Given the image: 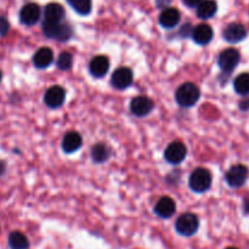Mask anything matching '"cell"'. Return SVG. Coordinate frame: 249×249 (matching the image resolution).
Instances as JSON below:
<instances>
[{
    "label": "cell",
    "mask_w": 249,
    "mask_h": 249,
    "mask_svg": "<svg viewBox=\"0 0 249 249\" xmlns=\"http://www.w3.org/2000/svg\"><path fill=\"white\" fill-rule=\"evenodd\" d=\"M199 96H201V90L194 83H185V84L180 85L179 89L175 92V100H177L178 105L184 108H190V107L195 106L199 100Z\"/></svg>",
    "instance_id": "cell-1"
},
{
    "label": "cell",
    "mask_w": 249,
    "mask_h": 249,
    "mask_svg": "<svg viewBox=\"0 0 249 249\" xmlns=\"http://www.w3.org/2000/svg\"><path fill=\"white\" fill-rule=\"evenodd\" d=\"M43 33L49 39H57L60 41L70 40L73 36L72 27L62 22H43Z\"/></svg>",
    "instance_id": "cell-2"
},
{
    "label": "cell",
    "mask_w": 249,
    "mask_h": 249,
    "mask_svg": "<svg viewBox=\"0 0 249 249\" xmlns=\"http://www.w3.org/2000/svg\"><path fill=\"white\" fill-rule=\"evenodd\" d=\"M190 189L196 194H203L212 186V174L206 168H197L191 173L189 179Z\"/></svg>",
    "instance_id": "cell-3"
},
{
    "label": "cell",
    "mask_w": 249,
    "mask_h": 249,
    "mask_svg": "<svg viewBox=\"0 0 249 249\" xmlns=\"http://www.w3.org/2000/svg\"><path fill=\"white\" fill-rule=\"evenodd\" d=\"M199 220L196 214L194 213H184L178 218L175 223V230L179 235L190 237L194 236L198 231Z\"/></svg>",
    "instance_id": "cell-4"
},
{
    "label": "cell",
    "mask_w": 249,
    "mask_h": 249,
    "mask_svg": "<svg viewBox=\"0 0 249 249\" xmlns=\"http://www.w3.org/2000/svg\"><path fill=\"white\" fill-rule=\"evenodd\" d=\"M241 55L236 49H226L221 51L218 57V65L224 75H229L233 72L240 63Z\"/></svg>",
    "instance_id": "cell-5"
},
{
    "label": "cell",
    "mask_w": 249,
    "mask_h": 249,
    "mask_svg": "<svg viewBox=\"0 0 249 249\" xmlns=\"http://www.w3.org/2000/svg\"><path fill=\"white\" fill-rule=\"evenodd\" d=\"M187 148L181 141H174L169 143L164 151V158L170 164H179L186 158Z\"/></svg>",
    "instance_id": "cell-6"
},
{
    "label": "cell",
    "mask_w": 249,
    "mask_h": 249,
    "mask_svg": "<svg viewBox=\"0 0 249 249\" xmlns=\"http://www.w3.org/2000/svg\"><path fill=\"white\" fill-rule=\"evenodd\" d=\"M248 168L243 164H236L228 170L225 175L226 182L231 187H241L248 179Z\"/></svg>",
    "instance_id": "cell-7"
},
{
    "label": "cell",
    "mask_w": 249,
    "mask_h": 249,
    "mask_svg": "<svg viewBox=\"0 0 249 249\" xmlns=\"http://www.w3.org/2000/svg\"><path fill=\"white\" fill-rule=\"evenodd\" d=\"M134 80V74L133 71L128 67H119L118 70L114 71V73L112 74L111 78V84L113 85V88L118 90L126 89L128 87H130L131 83Z\"/></svg>",
    "instance_id": "cell-8"
},
{
    "label": "cell",
    "mask_w": 249,
    "mask_h": 249,
    "mask_svg": "<svg viewBox=\"0 0 249 249\" xmlns=\"http://www.w3.org/2000/svg\"><path fill=\"white\" fill-rule=\"evenodd\" d=\"M66 100V91L60 85H53L46 90L44 95V102L50 108H58L63 105Z\"/></svg>",
    "instance_id": "cell-9"
},
{
    "label": "cell",
    "mask_w": 249,
    "mask_h": 249,
    "mask_svg": "<svg viewBox=\"0 0 249 249\" xmlns=\"http://www.w3.org/2000/svg\"><path fill=\"white\" fill-rule=\"evenodd\" d=\"M40 18V7L34 2L26 4L19 11V21L26 26H33Z\"/></svg>",
    "instance_id": "cell-10"
},
{
    "label": "cell",
    "mask_w": 249,
    "mask_h": 249,
    "mask_svg": "<svg viewBox=\"0 0 249 249\" xmlns=\"http://www.w3.org/2000/svg\"><path fill=\"white\" fill-rule=\"evenodd\" d=\"M153 109V102L147 96H136L130 102L131 113L136 117H145Z\"/></svg>",
    "instance_id": "cell-11"
},
{
    "label": "cell",
    "mask_w": 249,
    "mask_h": 249,
    "mask_svg": "<svg viewBox=\"0 0 249 249\" xmlns=\"http://www.w3.org/2000/svg\"><path fill=\"white\" fill-rule=\"evenodd\" d=\"M175 212H177V204H175L174 199L170 198V197H162L155 206V214L160 218H170V216L174 215Z\"/></svg>",
    "instance_id": "cell-12"
},
{
    "label": "cell",
    "mask_w": 249,
    "mask_h": 249,
    "mask_svg": "<svg viewBox=\"0 0 249 249\" xmlns=\"http://www.w3.org/2000/svg\"><path fill=\"white\" fill-rule=\"evenodd\" d=\"M109 70V60L107 56L99 55L95 56L89 65V71L92 77L102 78L107 74Z\"/></svg>",
    "instance_id": "cell-13"
},
{
    "label": "cell",
    "mask_w": 249,
    "mask_h": 249,
    "mask_svg": "<svg viewBox=\"0 0 249 249\" xmlns=\"http://www.w3.org/2000/svg\"><path fill=\"white\" fill-rule=\"evenodd\" d=\"M247 36V29L241 23H231L224 31V38L229 43H240Z\"/></svg>",
    "instance_id": "cell-14"
},
{
    "label": "cell",
    "mask_w": 249,
    "mask_h": 249,
    "mask_svg": "<svg viewBox=\"0 0 249 249\" xmlns=\"http://www.w3.org/2000/svg\"><path fill=\"white\" fill-rule=\"evenodd\" d=\"M180 18H181V15L179 10L175 7H167L160 15V24L163 28H174L179 24Z\"/></svg>",
    "instance_id": "cell-15"
},
{
    "label": "cell",
    "mask_w": 249,
    "mask_h": 249,
    "mask_svg": "<svg viewBox=\"0 0 249 249\" xmlns=\"http://www.w3.org/2000/svg\"><path fill=\"white\" fill-rule=\"evenodd\" d=\"M213 29H212L211 26L206 23L198 24V26L195 27L192 29L191 36L197 44L199 45H207L208 43H211L212 39H213Z\"/></svg>",
    "instance_id": "cell-16"
},
{
    "label": "cell",
    "mask_w": 249,
    "mask_h": 249,
    "mask_svg": "<svg viewBox=\"0 0 249 249\" xmlns=\"http://www.w3.org/2000/svg\"><path fill=\"white\" fill-rule=\"evenodd\" d=\"M83 139L77 131H70L62 139V150L66 153H73L82 147Z\"/></svg>",
    "instance_id": "cell-17"
},
{
    "label": "cell",
    "mask_w": 249,
    "mask_h": 249,
    "mask_svg": "<svg viewBox=\"0 0 249 249\" xmlns=\"http://www.w3.org/2000/svg\"><path fill=\"white\" fill-rule=\"evenodd\" d=\"M65 18V9L58 2H50L44 9V21L45 22H62Z\"/></svg>",
    "instance_id": "cell-18"
},
{
    "label": "cell",
    "mask_w": 249,
    "mask_h": 249,
    "mask_svg": "<svg viewBox=\"0 0 249 249\" xmlns=\"http://www.w3.org/2000/svg\"><path fill=\"white\" fill-rule=\"evenodd\" d=\"M53 62V53L50 48H40L33 56V63L36 68H48Z\"/></svg>",
    "instance_id": "cell-19"
},
{
    "label": "cell",
    "mask_w": 249,
    "mask_h": 249,
    "mask_svg": "<svg viewBox=\"0 0 249 249\" xmlns=\"http://www.w3.org/2000/svg\"><path fill=\"white\" fill-rule=\"evenodd\" d=\"M216 10H218V5L215 0H203L197 6V16L202 19L212 18L216 14Z\"/></svg>",
    "instance_id": "cell-20"
},
{
    "label": "cell",
    "mask_w": 249,
    "mask_h": 249,
    "mask_svg": "<svg viewBox=\"0 0 249 249\" xmlns=\"http://www.w3.org/2000/svg\"><path fill=\"white\" fill-rule=\"evenodd\" d=\"M9 247L10 249H28L29 248V241L26 237V235L21 232V231H12L9 235Z\"/></svg>",
    "instance_id": "cell-21"
},
{
    "label": "cell",
    "mask_w": 249,
    "mask_h": 249,
    "mask_svg": "<svg viewBox=\"0 0 249 249\" xmlns=\"http://www.w3.org/2000/svg\"><path fill=\"white\" fill-rule=\"evenodd\" d=\"M111 156V151L105 143H96L91 148V157L96 163H104Z\"/></svg>",
    "instance_id": "cell-22"
},
{
    "label": "cell",
    "mask_w": 249,
    "mask_h": 249,
    "mask_svg": "<svg viewBox=\"0 0 249 249\" xmlns=\"http://www.w3.org/2000/svg\"><path fill=\"white\" fill-rule=\"evenodd\" d=\"M75 12L79 15H89L92 9L91 0H67Z\"/></svg>",
    "instance_id": "cell-23"
},
{
    "label": "cell",
    "mask_w": 249,
    "mask_h": 249,
    "mask_svg": "<svg viewBox=\"0 0 249 249\" xmlns=\"http://www.w3.org/2000/svg\"><path fill=\"white\" fill-rule=\"evenodd\" d=\"M235 91L240 95L249 94V73H242L233 82Z\"/></svg>",
    "instance_id": "cell-24"
},
{
    "label": "cell",
    "mask_w": 249,
    "mask_h": 249,
    "mask_svg": "<svg viewBox=\"0 0 249 249\" xmlns=\"http://www.w3.org/2000/svg\"><path fill=\"white\" fill-rule=\"evenodd\" d=\"M57 67L60 68L61 71H68L71 70L73 65V56L71 53H67V51H63L58 55L57 57Z\"/></svg>",
    "instance_id": "cell-25"
},
{
    "label": "cell",
    "mask_w": 249,
    "mask_h": 249,
    "mask_svg": "<svg viewBox=\"0 0 249 249\" xmlns=\"http://www.w3.org/2000/svg\"><path fill=\"white\" fill-rule=\"evenodd\" d=\"M10 29V23L6 17L0 16V36H6Z\"/></svg>",
    "instance_id": "cell-26"
},
{
    "label": "cell",
    "mask_w": 249,
    "mask_h": 249,
    "mask_svg": "<svg viewBox=\"0 0 249 249\" xmlns=\"http://www.w3.org/2000/svg\"><path fill=\"white\" fill-rule=\"evenodd\" d=\"M203 0H184L185 5L189 7H197Z\"/></svg>",
    "instance_id": "cell-27"
},
{
    "label": "cell",
    "mask_w": 249,
    "mask_h": 249,
    "mask_svg": "<svg viewBox=\"0 0 249 249\" xmlns=\"http://www.w3.org/2000/svg\"><path fill=\"white\" fill-rule=\"evenodd\" d=\"M169 1H170V0H157V5L160 7H164V6H167L168 4H169Z\"/></svg>",
    "instance_id": "cell-28"
},
{
    "label": "cell",
    "mask_w": 249,
    "mask_h": 249,
    "mask_svg": "<svg viewBox=\"0 0 249 249\" xmlns=\"http://www.w3.org/2000/svg\"><path fill=\"white\" fill-rule=\"evenodd\" d=\"M5 169H6V165H5L4 160H0V177L5 173Z\"/></svg>",
    "instance_id": "cell-29"
},
{
    "label": "cell",
    "mask_w": 249,
    "mask_h": 249,
    "mask_svg": "<svg viewBox=\"0 0 249 249\" xmlns=\"http://www.w3.org/2000/svg\"><path fill=\"white\" fill-rule=\"evenodd\" d=\"M1 78H2V73H1V71H0V82H1Z\"/></svg>",
    "instance_id": "cell-30"
},
{
    "label": "cell",
    "mask_w": 249,
    "mask_h": 249,
    "mask_svg": "<svg viewBox=\"0 0 249 249\" xmlns=\"http://www.w3.org/2000/svg\"><path fill=\"white\" fill-rule=\"evenodd\" d=\"M226 249H238V248H236V247H229V248H226Z\"/></svg>",
    "instance_id": "cell-31"
}]
</instances>
